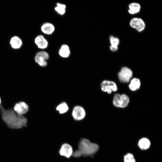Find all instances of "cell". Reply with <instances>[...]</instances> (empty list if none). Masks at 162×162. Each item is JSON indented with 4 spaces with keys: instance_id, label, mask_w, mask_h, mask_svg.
I'll list each match as a JSON object with an SVG mask.
<instances>
[{
    "instance_id": "277c9868",
    "label": "cell",
    "mask_w": 162,
    "mask_h": 162,
    "mask_svg": "<svg viewBox=\"0 0 162 162\" xmlns=\"http://www.w3.org/2000/svg\"><path fill=\"white\" fill-rule=\"evenodd\" d=\"M133 72L131 69L127 67H123L118 72V76L119 80L123 82H128L131 78Z\"/></svg>"
},
{
    "instance_id": "5bb4252c",
    "label": "cell",
    "mask_w": 162,
    "mask_h": 162,
    "mask_svg": "<svg viewBox=\"0 0 162 162\" xmlns=\"http://www.w3.org/2000/svg\"><path fill=\"white\" fill-rule=\"evenodd\" d=\"M128 13L131 14H134L139 13L141 9L140 5L137 2H132L128 5Z\"/></svg>"
},
{
    "instance_id": "d6986e66",
    "label": "cell",
    "mask_w": 162,
    "mask_h": 162,
    "mask_svg": "<svg viewBox=\"0 0 162 162\" xmlns=\"http://www.w3.org/2000/svg\"><path fill=\"white\" fill-rule=\"evenodd\" d=\"M65 5L59 3H57V6L55 8V10L57 13L60 15L64 14L66 12Z\"/></svg>"
},
{
    "instance_id": "6da1fadb",
    "label": "cell",
    "mask_w": 162,
    "mask_h": 162,
    "mask_svg": "<svg viewBox=\"0 0 162 162\" xmlns=\"http://www.w3.org/2000/svg\"><path fill=\"white\" fill-rule=\"evenodd\" d=\"M0 110L3 120L9 128L19 129L26 126L27 119L18 115L12 109H5L1 105Z\"/></svg>"
},
{
    "instance_id": "30bf717a",
    "label": "cell",
    "mask_w": 162,
    "mask_h": 162,
    "mask_svg": "<svg viewBox=\"0 0 162 162\" xmlns=\"http://www.w3.org/2000/svg\"><path fill=\"white\" fill-rule=\"evenodd\" d=\"M34 41L38 47L40 49H45L48 46V43L47 40L42 35H38L35 38Z\"/></svg>"
},
{
    "instance_id": "3957f363",
    "label": "cell",
    "mask_w": 162,
    "mask_h": 162,
    "mask_svg": "<svg viewBox=\"0 0 162 162\" xmlns=\"http://www.w3.org/2000/svg\"><path fill=\"white\" fill-rule=\"evenodd\" d=\"M129 101V98L126 95L116 94L114 96L113 103L116 106L124 108L128 105Z\"/></svg>"
},
{
    "instance_id": "9c48e42d",
    "label": "cell",
    "mask_w": 162,
    "mask_h": 162,
    "mask_svg": "<svg viewBox=\"0 0 162 162\" xmlns=\"http://www.w3.org/2000/svg\"><path fill=\"white\" fill-rule=\"evenodd\" d=\"M101 90L104 92H107L108 94L111 93L112 91L115 92L117 88L116 83L113 82L104 80L101 84Z\"/></svg>"
},
{
    "instance_id": "cb8c5ba5",
    "label": "cell",
    "mask_w": 162,
    "mask_h": 162,
    "mask_svg": "<svg viewBox=\"0 0 162 162\" xmlns=\"http://www.w3.org/2000/svg\"><path fill=\"white\" fill-rule=\"evenodd\" d=\"M1 97H0V105L1 104Z\"/></svg>"
},
{
    "instance_id": "ba28073f",
    "label": "cell",
    "mask_w": 162,
    "mask_h": 162,
    "mask_svg": "<svg viewBox=\"0 0 162 162\" xmlns=\"http://www.w3.org/2000/svg\"><path fill=\"white\" fill-rule=\"evenodd\" d=\"M28 110V105L23 101H20L16 103L14 107V110L20 116H22L26 113Z\"/></svg>"
},
{
    "instance_id": "5b68a950",
    "label": "cell",
    "mask_w": 162,
    "mask_h": 162,
    "mask_svg": "<svg viewBox=\"0 0 162 162\" xmlns=\"http://www.w3.org/2000/svg\"><path fill=\"white\" fill-rule=\"evenodd\" d=\"M72 116L74 119L76 121H80L85 117L86 111L84 108L80 106H75L72 111Z\"/></svg>"
},
{
    "instance_id": "ffe728a7",
    "label": "cell",
    "mask_w": 162,
    "mask_h": 162,
    "mask_svg": "<svg viewBox=\"0 0 162 162\" xmlns=\"http://www.w3.org/2000/svg\"><path fill=\"white\" fill-rule=\"evenodd\" d=\"M124 162H136L134 155L131 153H128L124 157Z\"/></svg>"
},
{
    "instance_id": "7402d4cb",
    "label": "cell",
    "mask_w": 162,
    "mask_h": 162,
    "mask_svg": "<svg viewBox=\"0 0 162 162\" xmlns=\"http://www.w3.org/2000/svg\"><path fill=\"white\" fill-rule=\"evenodd\" d=\"M36 55L42 57L46 61L49 58V55L48 53L45 51H43L38 52Z\"/></svg>"
},
{
    "instance_id": "8992f818",
    "label": "cell",
    "mask_w": 162,
    "mask_h": 162,
    "mask_svg": "<svg viewBox=\"0 0 162 162\" xmlns=\"http://www.w3.org/2000/svg\"><path fill=\"white\" fill-rule=\"evenodd\" d=\"M130 26L139 32L144 30L146 27V24L142 19L139 18H134L130 22Z\"/></svg>"
},
{
    "instance_id": "7a4b0ae2",
    "label": "cell",
    "mask_w": 162,
    "mask_h": 162,
    "mask_svg": "<svg viewBox=\"0 0 162 162\" xmlns=\"http://www.w3.org/2000/svg\"><path fill=\"white\" fill-rule=\"evenodd\" d=\"M99 148L97 144L91 142L88 139L83 138L79 142L78 150L82 156H89L96 153Z\"/></svg>"
},
{
    "instance_id": "52a82bcc",
    "label": "cell",
    "mask_w": 162,
    "mask_h": 162,
    "mask_svg": "<svg viewBox=\"0 0 162 162\" xmlns=\"http://www.w3.org/2000/svg\"><path fill=\"white\" fill-rule=\"evenodd\" d=\"M73 152L71 145L65 143L62 145L59 151V153L61 156L68 158L72 155Z\"/></svg>"
},
{
    "instance_id": "9a60e30c",
    "label": "cell",
    "mask_w": 162,
    "mask_h": 162,
    "mask_svg": "<svg viewBox=\"0 0 162 162\" xmlns=\"http://www.w3.org/2000/svg\"><path fill=\"white\" fill-rule=\"evenodd\" d=\"M138 145L140 148L142 150H146L150 146V142L147 138H143L139 141Z\"/></svg>"
},
{
    "instance_id": "e0dca14e",
    "label": "cell",
    "mask_w": 162,
    "mask_h": 162,
    "mask_svg": "<svg viewBox=\"0 0 162 162\" xmlns=\"http://www.w3.org/2000/svg\"><path fill=\"white\" fill-rule=\"evenodd\" d=\"M56 110L59 112L60 114H63L67 112L69 110V107L67 104L65 102H62L58 105L56 107Z\"/></svg>"
},
{
    "instance_id": "ac0fdd59",
    "label": "cell",
    "mask_w": 162,
    "mask_h": 162,
    "mask_svg": "<svg viewBox=\"0 0 162 162\" xmlns=\"http://www.w3.org/2000/svg\"><path fill=\"white\" fill-rule=\"evenodd\" d=\"M34 60L35 62L41 67H45L47 65L46 61L40 56L36 55L34 57Z\"/></svg>"
},
{
    "instance_id": "7c38bea8",
    "label": "cell",
    "mask_w": 162,
    "mask_h": 162,
    "mask_svg": "<svg viewBox=\"0 0 162 162\" xmlns=\"http://www.w3.org/2000/svg\"><path fill=\"white\" fill-rule=\"evenodd\" d=\"M40 29L44 33L47 35H50L54 32L55 28L54 26L52 23L45 22L42 25Z\"/></svg>"
},
{
    "instance_id": "8fae6325",
    "label": "cell",
    "mask_w": 162,
    "mask_h": 162,
    "mask_svg": "<svg viewBox=\"0 0 162 162\" xmlns=\"http://www.w3.org/2000/svg\"><path fill=\"white\" fill-rule=\"evenodd\" d=\"M10 44L13 49H18L22 46V41L19 37L17 36H14L10 38Z\"/></svg>"
},
{
    "instance_id": "603a6c76",
    "label": "cell",
    "mask_w": 162,
    "mask_h": 162,
    "mask_svg": "<svg viewBox=\"0 0 162 162\" xmlns=\"http://www.w3.org/2000/svg\"><path fill=\"white\" fill-rule=\"evenodd\" d=\"M110 50L112 52H115L118 50V46L110 45Z\"/></svg>"
},
{
    "instance_id": "44dd1931",
    "label": "cell",
    "mask_w": 162,
    "mask_h": 162,
    "mask_svg": "<svg viewBox=\"0 0 162 162\" xmlns=\"http://www.w3.org/2000/svg\"><path fill=\"white\" fill-rule=\"evenodd\" d=\"M110 41L111 45L118 46L119 43V39L112 36L110 37Z\"/></svg>"
},
{
    "instance_id": "4fadbf2b",
    "label": "cell",
    "mask_w": 162,
    "mask_h": 162,
    "mask_svg": "<svg viewBox=\"0 0 162 162\" xmlns=\"http://www.w3.org/2000/svg\"><path fill=\"white\" fill-rule=\"evenodd\" d=\"M70 53V51L68 46L66 44L61 46L58 51L59 55L61 57L63 58H68Z\"/></svg>"
},
{
    "instance_id": "2e32d148",
    "label": "cell",
    "mask_w": 162,
    "mask_h": 162,
    "mask_svg": "<svg viewBox=\"0 0 162 162\" xmlns=\"http://www.w3.org/2000/svg\"><path fill=\"white\" fill-rule=\"evenodd\" d=\"M140 85V81L138 78H134L131 81L129 87L132 91H134L139 89Z\"/></svg>"
}]
</instances>
